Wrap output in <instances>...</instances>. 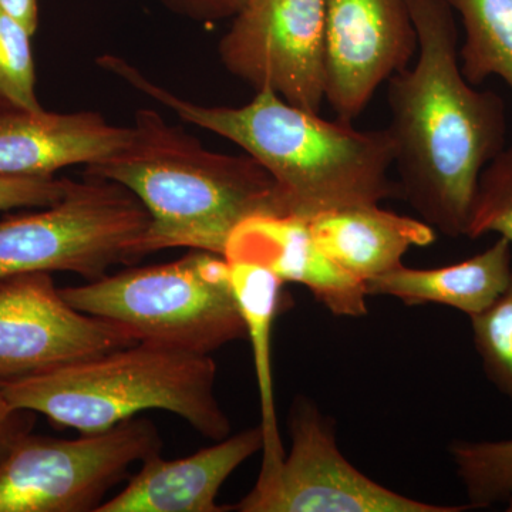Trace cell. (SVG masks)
Here are the masks:
<instances>
[{"mask_svg":"<svg viewBox=\"0 0 512 512\" xmlns=\"http://www.w3.org/2000/svg\"><path fill=\"white\" fill-rule=\"evenodd\" d=\"M291 450L269 473L259 474L239 512H460L414 500L365 476L340 453L330 417L299 396L289 416Z\"/></svg>","mask_w":512,"mask_h":512,"instance_id":"obj_8","label":"cell"},{"mask_svg":"<svg viewBox=\"0 0 512 512\" xmlns=\"http://www.w3.org/2000/svg\"><path fill=\"white\" fill-rule=\"evenodd\" d=\"M498 234L512 248V144L484 168L478 180L466 237Z\"/></svg>","mask_w":512,"mask_h":512,"instance_id":"obj_21","label":"cell"},{"mask_svg":"<svg viewBox=\"0 0 512 512\" xmlns=\"http://www.w3.org/2000/svg\"><path fill=\"white\" fill-rule=\"evenodd\" d=\"M131 128L130 143L86 175L121 185L146 208L144 254L190 248L222 255L241 222L282 215L275 181L248 154L207 150L150 109L138 110Z\"/></svg>","mask_w":512,"mask_h":512,"instance_id":"obj_3","label":"cell"},{"mask_svg":"<svg viewBox=\"0 0 512 512\" xmlns=\"http://www.w3.org/2000/svg\"><path fill=\"white\" fill-rule=\"evenodd\" d=\"M222 256L265 266L284 284L306 286L333 315L359 318L369 311L365 282L326 256L306 218L254 215L234 229Z\"/></svg>","mask_w":512,"mask_h":512,"instance_id":"obj_12","label":"cell"},{"mask_svg":"<svg viewBox=\"0 0 512 512\" xmlns=\"http://www.w3.org/2000/svg\"><path fill=\"white\" fill-rule=\"evenodd\" d=\"M77 311L109 320L137 343L211 355L247 338L224 256L191 249L165 264L130 266L60 288Z\"/></svg>","mask_w":512,"mask_h":512,"instance_id":"obj_5","label":"cell"},{"mask_svg":"<svg viewBox=\"0 0 512 512\" xmlns=\"http://www.w3.org/2000/svg\"><path fill=\"white\" fill-rule=\"evenodd\" d=\"M215 382L211 355L134 343L0 384V392L16 409L43 414L55 426L82 434L109 430L146 410H165L218 441L231 434V421Z\"/></svg>","mask_w":512,"mask_h":512,"instance_id":"obj_4","label":"cell"},{"mask_svg":"<svg viewBox=\"0 0 512 512\" xmlns=\"http://www.w3.org/2000/svg\"><path fill=\"white\" fill-rule=\"evenodd\" d=\"M220 43L225 69L256 92L320 113L326 101L325 0H248Z\"/></svg>","mask_w":512,"mask_h":512,"instance_id":"obj_9","label":"cell"},{"mask_svg":"<svg viewBox=\"0 0 512 512\" xmlns=\"http://www.w3.org/2000/svg\"><path fill=\"white\" fill-rule=\"evenodd\" d=\"M35 423L36 413L16 409L0 392V463L22 437L32 433Z\"/></svg>","mask_w":512,"mask_h":512,"instance_id":"obj_24","label":"cell"},{"mask_svg":"<svg viewBox=\"0 0 512 512\" xmlns=\"http://www.w3.org/2000/svg\"><path fill=\"white\" fill-rule=\"evenodd\" d=\"M417 59L387 80L400 197L436 231L466 237L478 180L503 151L505 104L461 70L456 16L444 0H407Z\"/></svg>","mask_w":512,"mask_h":512,"instance_id":"obj_1","label":"cell"},{"mask_svg":"<svg viewBox=\"0 0 512 512\" xmlns=\"http://www.w3.org/2000/svg\"><path fill=\"white\" fill-rule=\"evenodd\" d=\"M148 225L146 208L121 185L70 180L56 204L0 220V279L72 272L96 281L146 256Z\"/></svg>","mask_w":512,"mask_h":512,"instance_id":"obj_6","label":"cell"},{"mask_svg":"<svg viewBox=\"0 0 512 512\" xmlns=\"http://www.w3.org/2000/svg\"><path fill=\"white\" fill-rule=\"evenodd\" d=\"M309 225L326 256L365 284L403 265L409 249L429 247L437 238L426 221L382 210L379 204L320 212Z\"/></svg>","mask_w":512,"mask_h":512,"instance_id":"obj_15","label":"cell"},{"mask_svg":"<svg viewBox=\"0 0 512 512\" xmlns=\"http://www.w3.org/2000/svg\"><path fill=\"white\" fill-rule=\"evenodd\" d=\"M264 447L261 424L229 434L191 456L165 460L161 454L141 463L137 474L96 512H227L217 503L222 485Z\"/></svg>","mask_w":512,"mask_h":512,"instance_id":"obj_13","label":"cell"},{"mask_svg":"<svg viewBox=\"0 0 512 512\" xmlns=\"http://www.w3.org/2000/svg\"><path fill=\"white\" fill-rule=\"evenodd\" d=\"M326 101L353 124L417 55L407 0H325Z\"/></svg>","mask_w":512,"mask_h":512,"instance_id":"obj_11","label":"cell"},{"mask_svg":"<svg viewBox=\"0 0 512 512\" xmlns=\"http://www.w3.org/2000/svg\"><path fill=\"white\" fill-rule=\"evenodd\" d=\"M100 63L180 119L241 147L275 181L282 215L311 220L320 212L380 204L400 195L390 178L394 147L387 128L363 131L325 120L269 89L241 107L202 106L156 86L117 57H103Z\"/></svg>","mask_w":512,"mask_h":512,"instance_id":"obj_2","label":"cell"},{"mask_svg":"<svg viewBox=\"0 0 512 512\" xmlns=\"http://www.w3.org/2000/svg\"><path fill=\"white\" fill-rule=\"evenodd\" d=\"M168 8L198 20L234 18L248 0H161Z\"/></svg>","mask_w":512,"mask_h":512,"instance_id":"obj_25","label":"cell"},{"mask_svg":"<svg viewBox=\"0 0 512 512\" xmlns=\"http://www.w3.org/2000/svg\"><path fill=\"white\" fill-rule=\"evenodd\" d=\"M511 274L512 248L500 237L490 248L458 264L433 269L397 266L366 282V291L369 296H392L407 306H450L471 318L493 305Z\"/></svg>","mask_w":512,"mask_h":512,"instance_id":"obj_16","label":"cell"},{"mask_svg":"<svg viewBox=\"0 0 512 512\" xmlns=\"http://www.w3.org/2000/svg\"><path fill=\"white\" fill-rule=\"evenodd\" d=\"M448 453L471 508L505 503L512 512V439L454 441Z\"/></svg>","mask_w":512,"mask_h":512,"instance_id":"obj_19","label":"cell"},{"mask_svg":"<svg viewBox=\"0 0 512 512\" xmlns=\"http://www.w3.org/2000/svg\"><path fill=\"white\" fill-rule=\"evenodd\" d=\"M463 25L460 64L473 86L498 77L512 93V0H444Z\"/></svg>","mask_w":512,"mask_h":512,"instance_id":"obj_18","label":"cell"},{"mask_svg":"<svg viewBox=\"0 0 512 512\" xmlns=\"http://www.w3.org/2000/svg\"><path fill=\"white\" fill-rule=\"evenodd\" d=\"M227 261V259H225ZM229 281L251 342L256 383L261 400L264 431L262 467L259 474L274 471L284 461L285 451L276 417L274 373H272V332L281 312L284 282L265 266L247 261H227Z\"/></svg>","mask_w":512,"mask_h":512,"instance_id":"obj_17","label":"cell"},{"mask_svg":"<svg viewBox=\"0 0 512 512\" xmlns=\"http://www.w3.org/2000/svg\"><path fill=\"white\" fill-rule=\"evenodd\" d=\"M161 447L156 424L136 417L77 439L26 434L0 463V512H96Z\"/></svg>","mask_w":512,"mask_h":512,"instance_id":"obj_7","label":"cell"},{"mask_svg":"<svg viewBox=\"0 0 512 512\" xmlns=\"http://www.w3.org/2000/svg\"><path fill=\"white\" fill-rule=\"evenodd\" d=\"M32 36L0 6V109L40 111Z\"/></svg>","mask_w":512,"mask_h":512,"instance_id":"obj_20","label":"cell"},{"mask_svg":"<svg viewBox=\"0 0 512 512\" xmlns=\"http://www.w3.org/2000/svg\"><path fill=\"white\" fill-rule=\"evenodd\" d=\"M0 6L35 35L37 25H39L37 0H0Z\"/></svg>","mask_w":512,"mask_h":512,"instance_id":"obj_26","label":"cell"},{"mask_svg":"<svg viewBox=\"0 0 512 512\" xmlns=\"http://www.w3.org/2000/svg\"><path fill=\"white\" fill-rule=\"evenodd\" d=\"M470 319L488 379L512 402V274L493 305Z\"/></svg>","mask_w":512,"mask_h":512,"instance_id":"obj_22","label":"cell"},{"mask_svg":"<svg viewBox=\"0 0 512 512\" xmlns=\"http://www.w3.org/2000/svg\"><path fill=\"white\" fill-rule=\"evenodd\" d=\"M133 128L100 114L0 109V174L53 177L70 165L99 164L130 143Z\"/></svg>","mask_w":512,"mask_h":512,"instance_id":"obj_14","label":"cell"},{"mask_svg":"<svg viewBox=\"0 0 512 512\" xmlns=\"http://www.w3.org/2000/svg\"><path fill=\"white\" fill-rule=\"evenodd\" d=\"M134 343L116 323L77 311L64 299L52 274L0 279V384Z\"/></svg>","mask_w":512,"mask_h":512,"instance_id":"obj_10","label":"cell"},{"mask_svg":"<svg viewBox=\"0 0 512 512\" xmlns=\"http://www.w3.org/2000/svg\"><path fill=\"white\" fill-rule=\"evenodd\" d=\"M69 178L13 177L0 174V211L43 208L62 200Z\"/></svg>","mask_w":512,"mask_h":512,"instance_id":"obj_23","label":"cell"}]
</instances>
